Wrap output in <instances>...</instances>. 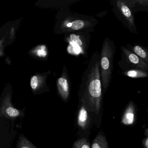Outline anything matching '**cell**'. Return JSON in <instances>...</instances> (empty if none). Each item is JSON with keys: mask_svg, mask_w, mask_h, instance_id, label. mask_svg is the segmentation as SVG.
I'll return each mask as SVG.
<instances>
[{"mask_svg": "<svg viewBox=\"0 0 148 148\" xmlns=\"http://www.w3.org/2000/svg\"><path fill=\"white\" fill-rule=\"evenodd\" d=\"M102 86L100 60L98 54H94L82 77L79 95L80 102L96 114L99 113L101 108Z\"/></svg>", "mask_w": 148, "mask_h": 148, "instance_id": "6da1fadb", "label": "cell"}, {"mask_svg": "<svg viewBox=\"0 0 148 148\" xmlns=\"http://www.w3.org/2000/svg\"><path fill=\"white\" fill-rule=\"evenodd\" d=\"M115 48L110 39H105L100 58V77L103 88L106 90L111 80L113 70V57Z\"/></svg>", "mask_w": 148, "mask_h": 148, "instance_id": "7a4b0ae2", "label": "cell"}, {"mask_svg": "<svg viewBox=\"0 0 148 148\" xmlns=\"http://www.w3.org/2000/svg\"><path fill=\"white\" fill-rule=\"evenodd\" d=\"M0 116L7 118L14 119L24 117V112L22 111L16 109L12 104L10 93H7L2 100L0 109Z\"/></svg>", "mask_w": 148, "mask_h": 148, "instance_id": "3957f363", "label": "cell"}, {"mask_svg": "<svg viewBox=\"0 0 148 148\" xmlns=\"http://www.w3.org/2000/svg\"><path fill=\"white\" fill-rule=\"evenodd\" d=\"M57 86L60 97L63 100L67 101L70 94V79L65 66L64 67L61 77L57 80Z\"/></svg>", "mask_w": 148, "mask_h": 148, "instance_id": "277c9868", "label": "cell"}, {"mask_svg": "<svg viewBox=\"0 0 148 148\" xmlns=\"http://www.w3.org/2000/svg\"><path fill=\"white\" fill-rule=\"evenodd\" d=\"M122 50L125 56L126 60L134 67L143 71H148V64L145 63L136 53L130 51L124 47H122Z\"/></svg>", "mask_w": 148, "mask_h": 148, "instance_id": "5b68a950", "label": "cell"}, {"mask_svg": "<svg viewBox=\"0 0 148 148\" xmlns=\"http://www.w3.org/2000/svg\"><path fill=\"white\" fill-rule=\"evenodd\" d=\"M116 5L118 9L127 21L130 27L135 28L134 16L127 1L119 0L117 1Z\"/></svg>", "mask_w": 148, "mask_h": 148, "instance_id": "8992f818", "label": "cell"}, {"mask_svg": "<svg viewBox=\"0 0 148 148\" xmlns=\"http://www.w3.org/2000/svg\"><path fill=\"white\" fill-rule=\"evenodd\" d=\"M77 116V124L82 130H85L89 125L90 122L89 109L84 103H81Z\"/></svg>", "mask_w": 148, "mask_h": 148, "instance_id": "52a82bcc", "label": "cell"}, {"mask_svg": "<svg viewBox=\"0 0 148 148\" xmlns=\"http://www.w3.org/2000/svg\"><path fill=\"white\" fill-rule=\"evenodd\" d=\"M135 120V107L134 103L131 101L128 104L124 113L122 123L125 125H131Z\"/></svg>", "mask_w": 148, "mask_h": 148, "instance_id": "ba28073f", "label": "cell"}, {"mask_svg": "<svg viewBox=\"0 0 148 148\" xmlns=\"http://www.w3.org/2000/svg\"><path fill=\"white\" fill-rule=\"evenodd\" d=\"M47 76L45 74H40L39 73L33 76L31 79L30 85L33 91H38L45 84Z\"/></svg>", "mask_w": 148, "mask_h": 148, "instance_id": "9c48e42d", "label": "cell"}, {"mask_svg": "<svg viewBox=\"0 0 148 148\" xmlns=\"http://www.w3.org/2000/svg\"><path fill=\"white\" fill-rule=\"evenodd\" d=\"M91 148H109L107 139L103 132H100L96 136L92 144Z\"/></svg>", "mask_w": 148, "mask_h": 148, "instance_id": "30bf717a", "label": "cell"}, {"mask_svg": "<svg viewBox=\"0 0 148 148\" xmlns=\"http://www.w3.org/2000/svg\"><path fill=\"white\" fill-rule=\"evenodd\" d=\"M90 25L91 24L90 22L84 21L81 20L73 21L71 23H68L66 25L67 27H69L70 29L73 31H78Z\"/></svg>", "mask_w": 148, "mask_h": 148, "instance_id": "8fae6325", "label": "cell"}, {"mask_svg": "<svg viewBox=\"0 0 148 148\" xmlns=\"http://www.w3.org/2000/svg\"><path fill=\"white\" fill-rule=\"evenodd\" d=\"M124 74L125 76L133 78H139L148 77V73L146 71L139 69H132L125 72Z\"/></svg>", "mask_w": 148, "mask_h": 148, "instance_id": "7c38bea8", "label": "cell"}, {"mask_svg": "<svg viewBox=\"0 0 148 148\" xmlns=\"http://www.w3.org/2000/svg\"><path fill=\"white\" fill-rule=\"evenodd\" d=\"M133 52L148 64V51L140 46L136 45L132 48Z\"/></svg>", "mask_w": 148, "mask_h": 148, "instance_id": "4fadbf2b", "label": "cell"}, {"mask_svg": "<svg viewBox=\"0 0 148 148\" xmlns=\"http://www.w3.org/2000/svg\"><path fill=\"white\" fill-rule=\"evenodd\" d=\"M18 148H38L24 136L21 135L18 143Z\"/></svg>", "mask_w": 148, "mask_h": 148, "instance_id": "5bb4252c", "label": "cell"}, {"mask_svg": "<svg viewBox=\"0 0 148 148\" xmlns=\"http://www.w3.org/2000/svg\"><path fill=\"white\" fill-rule=\"evenodd\" d=\"M73 148H90V144L85 138L76 140L73 144Z\"/></svg>", "mask_w": 148, "mask_h": 148, "instance_id": "9a60e30c", "label": "cell"}, {"mask_svg": "<svg viewBox=\"0 0 148 148\" xmlns=\"http://www.w3.org/2000/svg\"><path fill=\"white\" fill-rule=\"evenodd\" d=\"M70 39L73 43L76 44L79 46L83 45V43L79 38V35H77L75 34H71L70 36Z\"/></svg>", "mask_w": 148, "mask_h": 148, "instance_id": "2e32d148", "label": "cell"}, {"mask_svg": "<svg viewBox=\"0 0 148 148\" xmlns=\"http://www.w3.org/2000/svg\"><path fill=\"white\" fill-rule=\"evenodd\" d=\"M46 47L45 46L39 47L38 48L36 49V53L39 57H45L46 55L47 52L46 51Z\"/></svg>", "mask_w": 148, "mask_h": 148, "instance_id": "e0dca14e", "label": "cell"}, {"mask_svg": "<svg viewBox=\"0 0 148 148\" xmlns=\"http://www.w3.org/2000/svg\"><path fill=\"white\" fill-rule=\"evenodd\" d=\"M136 4H139L143 6H148V0H136Z\"/></svg>", "mask_w": 148, "mask_h": 148, "instance_id": "ac0fdd59", "label": "cell"}, {"mask_svg": "<svg viewBox=\"0 0 148 148\" xmlns=\"http://www.w3.org/2000/svg\"><path fill=\"white\" fill-rule=\"evenodd\" d=\"M143 143L144 148H148V137L144 139Z\"/></svg>", "mask_w": 148, "mask_h": 148, "instance_id": "d6986e66", "label": "cell"}, {"mask_svg": "<svg viewBox=\"0 0 148 148\" xmlns=\"http://www.w3.org/2000/svg\"><path fill=\"white\" fill-rule=\"evenodd\" d=\"M146 133H147V135H148V129H147V130H146Z\"/></svg>", "mask_w": 148, "mask_h": 148, "instance_id": "ffe728a7", "label": "cell"}, {"mask_svg": "<svg viewBox=\"0 0 148 148\" xmlns=\"http://www.w3.org/2000/svg\"><path fill=\"white\" fill-rule=\"evenodd\" d=\"M147 112H148V109H147Z\"/></svg>", "mask_w": 148, "mask_h": 148, "instance_id": "44dd1931", "label": "cell"}]
</instances>
